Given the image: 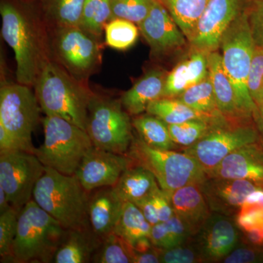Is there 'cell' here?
Wrapping results in <instances>:
<instances>
[{
	"label": "cell",
	"mask_w": 263,
	"mask_h": 263,
	"mask_svg": "<svg viewBox=\"0 0 263 263\" xmlns=\"http://www.w3.org/2000/svg\"><path fill=\"white\" fill-rule=\"evenodd\" d=\"M152 226L136 204L124 202L114 233L122 237L131 246L143 238L149 237Z\"/></svg>",
	"instance_id": "cell-29"
},
{
	"label": "cell",
	"mask_w": 263,
	"mask_h": 263,
	"mask_svg": "<svg viewBox=\"0 0 263 263\" xmlns=\"http://www.w3.org/2000/svg\"><path fill=\"white\" fill-rule=\"evenodd\" d=\"M85 0H48L47 15L55 27H79Z\"/></svg>",
	"instance_id": "cell-34"
},
{
	"label": "cell",
	"mask_w": 263,
	"mask_h": 263,
	"mask_svg": "<svg viewBox=\"0 0 263 263\" xmlns=\"http://www.w3.org/2000/svg\"><path fill=\"white\" fill-rule=\"evenodd\" d=\"M67 230L31 200L19 213L11 260L18 263L51 262Z\"/></svg>",
	"instance_id": "cell-4"
},
{
	"label": "cell",
	"mask_w": 263,
	"mask_h": 263,
	"mask_svg": "<svg viewBox=\"0 0 263 263\" xmlns=\"http://www.w3.org/2000/svg\"><path fill=\"white\" fill-rule=\"evenodd\" d=\"M254 120L261 136V141L263 144V101L257 104V109L254 112Z\"/></svg>",
	"instance_id": "cell-52"
},
{
	"label": "cell",
	"mask_w": 263,
	"mask_h": 263,
	"mask_svg": "<svg viewBox=\"0 0 263 263\" xmlns=\"http://www.w3.org/2000/svg\"><path fill=\"white\" fill-rule=\"evenodd\" d=\"M166 76L160 69L147 72L122 95L120 101L126 111L134 117L146 112L152 102L162 98Z\"/></svg>",
	"instance_id": "cell-23"
},
{
	"label": "cell",
	"mask_w": 263,
	"mask_h": 263,
	"mask_svg": "<svg viewBox=\"0 0 263 263\" xmlns=\"http://www.w3.org/2000/svg\"><path fill=\"white\" fill-rule=\"evenodd\" d=\"M159 188L155 193L151 194L148 196L141 199L139 201L136 202V205L139 208L143 213L146 220L151 226H153L160 222L159 219L158 212H157V204H156V193L160 190Z\"/></svg>",
	"instance_id": "cell-43"
},
{
	"label": "cell",
	"mask_w": 263,
	"mask_h": 263,
	"mask_svg": "<svg viewBox=\"0 0 263 263\" xmlns=\"http://www.w3.org/2000/svg\"><path fill=\"white\" fill-rule=\"evenodd\" d=\"M175 98L179 99L180 101L200 113L216 117L223 116L218 108L209 76Z\"/></svg>",
	"instance_id": "cell-31"
},
{
	"label": "cell",
	"mask_w": 263,
	"mask_h": 263,
	"mask_svg": "<svg viewBox=\"0 0 263 263\" xmlns=\"http://www.w3.org/2000/svg\"><path fill=\"white\" fill-rule=\"evenodd\" d=\"M146 113L156 116L167 124H180L193 119L214 120L224 116L207 115L190 108L179 99L162 98L152 102L147 108Z\"/></svg>",
	"instance_id": "cell-27"
},
{
	"label": "cell",
	"mask_w": 263,
	"mask_h": 263,
	"mask_svg": "<svg viewBox=\"0 0 263 263\" xmlns=\"http://www.w3.org/2000/svg\"><path fill=\"white\" fill-rule=\"evenodd\" d=\"M44 142L35 155L45 167L73 176L84 156L94 146L87 132L62 118L43 119Z\"/></svg>",
	"instance_id": "cell-7"
},
{
	"label": "cell",
	"mask_w": 263,
	"mask_h": 263,
	"mask_svg": "<svg viewBox=\"0 0 263 263\" xmlns=\"http://www.w3.org/2000/svg\"><path fill=\"white\" fill-rule=\"evenodd\" d=\"M208 68L216 104L220 113L230 121L253 119V117H247L242 113L238 108L233 84L224 70L221 55L217 51L209 52Z\"/></svg>",
	"instance_id": "cell-22"
},
{
	"label": "cell",
	"mask_w": 263,
	"mask_h": 263,
	"mask_svg": "<svg viewBox=\"0 0 263 263\" xmlns=\"http://www.w3.org/2000/svg\"><path fill=\"white\" fill-rule=\"evenodd\" d=\"M262 233H263V227H262Z\"/></svg>",
	"instance_id": "cell-54"
},
{
	"label": "cell",
	"mask_w": 263,
	"mask_h": 263,
	"mask_svg": "<svg viewBox=\"0 0 263 263\" xmlns=\"http://www.w3.org/2000/svg\"><path fill=\"white\" fill-rule=\"evenodd\" d=\"M200 186L211 211L227 216L238 214L249 194L262 187L248 180L210 177Z\"/></svg>",
	"instance_id": "cell-16"
},
{
	"label": "cell",
	"mask_w": 263,
	"mask_h": 263,
	"mask_svg": "<svg viewBox=\"0 0 263 263\" xmlns=\"http://www.w3.org/2000/svg\"><path fill=\"white\" fill-rule=\"evenodd\" d=\"M171 200L175 215L185 223L193 236L212 216V212L197 183L178 189L171 195Z\"/></svg>",
	"instance_id": "cell-20"
},
{
	"label": "cell",
	"mask_w": 263,
	"mask_h": 263,
	"mask_svg": "<svg viewBox=\"0 0 263 263\" xmlns=\"http://www.w3.org/2000/svg\"><path fill=\"white\" fill-rule=\"evenodd\" d=\"M138 27L155 57L179 51L188 41L160 0H153L149 13Z\"/></svg>",
	"instance_id": "cell-15"
},
{
	"label": "cell",
	"mask_w": 263,
	"mask_h": 263,
	"mask_svg": "<svg viewBox=\"0 0 263 263\" xmlns=\"http://www.w3.org/2000/svg\"><path fill=\"white\" fill-rule=\"evenodd\" d=\"M259 141L261 136L254 118L240 121L227 119L182 152L195 157L207 174L232 152Z\"/></svg>",
	"instance_id": "cell-9"
},
{
	"label": "cell",
	"mask_w": 263,
	"mask_h": 263,
	"mask_svg": "<svg viewBox=\"0 0 263 263\" xmlns=\"http://www.w3.org/2000/svg\"><path fill=\"white\" fill-rule=\"evenodd\" d=\"M226 120V117H221L214 120L193 119L180 124H169L170 134L178 146L187 148L206 136L213 128Z\"/></svg>",
	"instance_id": "cell-30"
},
{
	"label": "cell",
	"mask_w": 263,
	"mask_h": 263,
	"mask_svg": "<svg viewBox=\"0 0 263 263\" xmlns=\"http://www.w3.org/2000/svg\"><path fill=\"white\" fill-rule=\"evenodd\" d=\"M103 240L92 231L67 230V234L54 257L56 263H86L90 262L95 251Z\"/></svg>",
	"instance_id": "cell-25"
},
{
	"label": "cell",
	"mask_w": 263,
	"mask_h": 263,
	"mask_svg": "<svg viewBox=\"0 0 263 263\" xmlns=\"http://www.w3.org/2000/svg\"><path fill=\"white\" fill-rule=\"evenodd\" d=\"M139 31L133 22L125 19H112L105 27V43L114 49L125 51L136 43Z\"/></svg>",
	"instance_id": "cell-35"
},
{
	"label": "cell",
	"mask_w": 263,
	"mask_h": 263,
	"mask_svg": "<svg viewBox=\"0 0 263 263\" xmlns=\"http://www.w3.org/2000/svg\"><path fill=\"white\" fill-rule=\"evenodd\" d=\"M132 247L134 249L136 254H141L148 252L153 249L154 246L151 241L149 237H143L137 240Z\"/></svg>",
	"instance_id": "cell-51"
},
{
	"label": "cell",
	"mask_w": 263,
	"mask_h": 263,
	"mask_svg": "<svg viewBox=\"0 0 263 263\" xmlns=\"http://www.w3.org/2000/svg\"><path fill=\"white\" fill-rule=\"evenodd\" d=\"M138 136L148 146L162 150H176L177 145L170 134L168 124L152 114L136 116L132 120Z\"/></svg>",
	"instance_id": "cell-26"
},
{
	"label": "cell",
	"mask_w": 263,
	"mask_h": 263,
	"mask_svg": "<svg viewBox=\"0 0 263 263\" xmlns=\"http://www.w3.org/2000/svg\"><path fill=\"white\" fill-rule=\"evenodd\" d=\"M129 114L121 101L93 94L88 108L86 132L93 145L126 155L133 139Z\"/></svg>",
	"instance_id": "cell-8"
},
{
	"label": "cell",
	"mask_w": 263,
	"mask_h": 263,
	"mask_svg": "<svg viewBox=\"0 0 263 263\" xmlns=\"http://www.w3.org/2000/svg\"><path fill=\"white\" fill-rule=\"evenodd\" d=\"M36 96L46 116L62 118L86 131L93 93L58 62L48 60L35 84Z\"/></svg>",
	"instance_id": "cell-1"
},
{
	"label": "cell",
	"mask_w": 263,
	"mask_h": 263,
	"mask_svg": "<svg viewBox=\"0 0 263 263\" xmlns=\"http://www.w3.org/2000/svg\"><path fill=\"white\" fill-rule=\"evenodd\" d=\"M112 19L110 0H85L79 27L100 38L105 26Z\"/></svg>",
	"instance_id": "cell-32"
},
{
	"label": "cell",
	"mask_w": 263,
	"mask_h": 263,
	"mask_svg": "<svg viewBox=\"0 0 263 263\" xmlns=\"http://www.w3.org/2000/svg\"><path fill=\"white\" fill-rule=\"evenodd\" d=\"M250 0H209L189 43L193 49L217 51L221 37Z\"/></svg>",
	"instance_id": "cell-13"
},
{
	"label": "cell",
	"mask_w": 263,
	"mask_h": 263,
	"mask_svg": "<svg viewBox=\"0 0 263 263\" xmlns=\"http://www.w3.org/2000/svg\"><path fill=\"white\" fill-rule=\"evenodd\" d=\"M42 110L31 86L8 84L0 89V124L14 138L24 152L35 155L32 136Z\"/></svg>",
	"instance_id": "cell-10"
},
{
	"label": "cell",
	"mask_w": 263,
	"mask_h": 263,
	"mask_svg": "<svg viewBox=\"0 0 263 263\" xmlns=\"http://www.w3.org/2000/svg\"><path fill=\"white\" fill-rule=\"evenodd\" d=\"M113 187L123 201L136 203L160 186L151 171L133 162Z\"/></svg>",
	"instance_id": "cell-24"
},
{
	"label": "cell",
	"mask_w": 263,
	"mask_h": 263,
	"mask_svg": "<svg viewBox=\"0 0 263 263\" xmlns=\"http://www.w3.org/2000/svg\"><path fill=\"white\" fill-rule=\"evenodd\" d=\"M135 164L151 171L160 188L171 197L178 189L200 183L208 176L201 164L185 152L154 148L140 137H133L127 153Z\"/></svg>",
	"instance_id": "cell-5"
},
{
	"label": "cell",
	"mask_w": 263,
	"mask_h": 263,
	"mask_svg": "<svg viewBox=\"0 0 263 263\" xmlns=\"http://www.w3.org/2000/svg\"><path fill=\"white\" fill-rule=\"evenodd\" d=\"M160 249V261L163 263H195L204 260L198 249L181 245L173 248Z\"/></svg>",
	"instance_id": "cell-39"
},
{
	"label": "cell",
	"mask_w": 263,
	"mask_h": 263,
	"mask_svg": "<svg viewBox=\"0 0 263 263\" xmlns=\"http://www.w3.org/2000/svg\"><path fill=\"white\" fill-rule=\"evenodd\" d=\"M179 26L188 42L209 0H160Z\"/></svg>",
	"instance_id": "cell-28"
},
{
	"label": "cell",
	"mask_w": 263,
	"mask_h": 263,
	"mask_svg": "<svg viewBox=\"0 0 263 263\" xmlns=\"http://www.w3.org/2000/svg\"><path fill=\"white\" fill-rule=\"evenodd\" d=\"M51 47L57 62L79 81L101 61L98 37L79 27H55Z\"/></svg>",
	"instance_id": "cell-11"
},
{
	"label": "cell",
	"mask_w": 263,
	"mask_h": 263,
	"mask_svg": "<svg viewBox=\"0 0 263 263\" xmlns=\"http://www.w3.org/2000/svg\"><path fill=\"white\" fill-rule=\"evenodd\" d=\"M198 247L204 260L224 258L238 243L236 227L227 216L212 214L199 232ZM197 233V234H198Z\"/></svg>",
	"instance_id": "cell-18"
},
{
	"label": "cell",
	"mask_w": 263,
	"mask_h": 263,
	"mask_svg": "<svg viewBox=\"0 0 263 263\" xmlns=\"http://www.w3.org/2000/svg\"><path fill=\"white\" fill-rule=\"evenodd\" d=\"M149 238L152 245L157 248L162 249L173 248L171 237L164 222L160 221L155 226H152Z\"/></svg>",
	"instance_id": "cell-44"
},
{
	"label": "cell",
	"mask_w": 263,
	"mask_h": 263,
	"mask_svg": "<svg viewBox=\"0 0 263 263\" xmlns=\"http://www.w3.org/2000/svg\"><path fill=\"white\" fill-rule=\"evenodd\" d=\"M246 238L251 245L261 247L263 246V233L261 228H254L245 231Z\"/></svg>",
	"instance_id": "cell-50"
},
{
	"label": "cell",
	"mask_w": 263,
	"mask_h": 263,
	"mask_svg": "<svg viewBox=\"0 0 263 263\" xmlns=\"http://www.w3.org/2000/svg\"><path fill=\"white\" fill-rule=\"evenodd\" d=\"M133 163L127 155H119L92 146L84 156L75 176L88 192L114 186Z\"/></svg>",
	"instance_id": "cell-14"
},
{
	"label": "cell",
	"mask_w": 263,
	"mask_h": 263,
	"mask_svg": "<svg viewBox=\"0 0 263 263\" xmlns=\"http://www.w3.org/2000/svg\"><path fill=\"white\" fill-rule=\"evenodd\" d=\"M262 206L263 207V188L257 189L252 192L246 198L240 207Z\"/></svg>",
	"instance_id": "cell-49"
},
{
	"label": "cell",
	"mask_w": 263,
	"mask_h": 263,
	"mask_svg": "<svg viewBox=\"0 0 263 263\" xmlns=\"http://www.w3.org/2000/svg\"><path fill=\"white\" fill-rule=\"evenodd\" d=\"M98 250L91 259L94 262L134 263V249L116 233L105 237Z\"/></svg>",
	"instance_id": "cell-33"
},
{
	"label": "cell",
	"mask_w": 263,
	"mask_h": 263,
	"mask_svg": "<svg viewBox=\"0 0 263 263\" xmlns=\"http://www.w3.org/2000/svg\"><path fill=\"white\" fill-rule=\"evenodd\" d=\"M12 151L24 150L18 142L15 141L14 138L3 125L0 124V153L12 152Z\"/></svg>",
	"instance_id": "cell-47"
},
{
	"label": "cell",
	"mask_w": 263,
	"mask_h": 263,
	"mask_svg": "<svg viewBox=\"0 0 263 263\" xmlns=\"http://www.w3.org/2000/svg\"><path fill=\"white\" fill-rule=\"evenodd\" d=\"M19 212L10 208L0 214V256L2 260H11L12 247L18 228Z\"/></svg>",
	"instance_id": "cell-37"
},
{
	"label": "cell",
	"mask_w": 263,
	"mask_h": 263,
	"mask_svg": "<svg viewBox=\"0 0 263 263\" xmlns=\"http://www.w3.org/2000/svg\"><path fill=\"white\" fill-rule=\"evenodd\" d=\"M124 201L113 186L95 189L89 192L88 215L94 234L103 240L114 233Z\"/></svg>",
	"instance_id": "cell-19"
},
{
	"label": "cell",
	"mask_w": 263,
	"mask_h": 263,
	"mask_svg": "<svg viewBox=\"0 0 263 263\" xmlns=\"http://www.w3.org/2000/svg\"><path fill=\"white\" fill-rule=\"evenodd\" d=\"M164 223L171 237L173 247L183 245L193 237L188 227L175 214Z\"/></svg>",
	"instance_id": "cell-42"
},
{
	"label": "cell",
	"mask_w": 263,
	"mask_h": 263,
	"mask_svg": "<svg viewBox=\"0 0 263 263\" xmlns=\"http://www.w3.org/2000/svg\"><path fill=\"white\" fill-rule=\"evenodd\" d=\"M219 48L223 66L234 89L237 105L242 113L253 117L257 104L249 94L248 79L255 43L247 10L227 29L221 37Z\"/></svg>",
	"instance_id": "cell-6"
},
{
	"label": "cell",
	"mask_w": 263,
	"mask_h": 263,
	"mask_svg": "<svg viewBox=\"0 0 263 263\" xmlns=\"http://www.w3.org/2000/svg\"><path fill=\"white\" fill-rule=\"evenodd\" d=\"M247 12L255 46L263 48V0H250Z\"/></svg>",
	"instance_id": "cell-40"
},
{
	"label": "cell",
	"mask_w": 263,
	"mask_h": 263,
	"mask_svg": "<svg viewBox=\"0 0 263 263\" xmlns=\"http://www.w3.org/2000/svg\"><path fill=\"white\" fill-rule=\"evenodd\" d=\"M11 207L8 195L5 190L0 186V213L6 212Z\"/></svg>",
	"instance_id": "cell-53"
},
{
	"label": "cell",
	"mask_w": 263,
	"mask_h": 263,
	"mask_svg": "<svg viewBox=\"0 0 263 263\" xmlns=\"http://www.w3.org/2000/svg\"><path fill=\"white\" fill-rule=\"evenodd\" d=\"M209 53L193 49L186 58L177 64L166 76L162 98H177L189 88L206 79Z\"/></svg>",
	"instance_id": "cell-21"
},
{
	"label": "cell",
	"mask_w": 263,
	"mask_h": 263,
	"mask_svg": "<svg viewBox=\"0 0 263 263\" xmlns=\"http://www.w3.org/2000/svg\"><path fill=\"white\" fill-rule=\"evenodd\" d=\"M89 192L77 177L45 167L33 200L67 230L92 231L88 215Z\"/></svg>",
	"instance_id": "cell-3"
},
{
	"label": "cell",
	"mask_w": 263,
	"mask_h": 263,
	"mask_svg": "<svg viewBox=\"0 0 263 263\" xmlns=\"http://www.w3.org/2000/svg\"><path fill=\"white\" fill-rule=\"evenodd\" d=\"M208 177L245 179L263 187V144L262 141L246 145L224 157L207 174Z\"/></svg>",
	"instance_id": "cell-17"
},
{
	"label": "cell",
	"mask_w": 263,
	"mask_h": 263,
	"mask_svg": "<svg viewBox=\"0 0 263 263\" xmlns=\"http://www.w3.org/2000/svg\"><path fill=\"white\" fill-rule=\"evenodd\" d=\"M261 253L256 249L239 248L232 251L224 258L226 263H252L259 259Z\"/></svg>",
	"instance_id": "cell-45"
},
{
	"label": "cell",
	"mask_w": 263,
	"mask_h": 263,
	"mask_svg": "<svg viewBox=\"0 0 263 263\" xmlns=\"http://www.w3.org/2000/svg\"><path fill=\"white\" fill-rule=\"evenodd\" d=\"M44 172L45 166L34 154L24 151L0 153V186L19 213L32 200L34 188Z\"/></svg>",
	"instance_id": "cell-12"
},
{
	"label": "cell",
	"mask_w": 263,
	"mask_h": 263,
	"mask_svg": "<svg viewBox=\"0 0 263 263\" xmlns=\"http://www.w3.org/2000/svg\"><path fill=\"white\" fill-rule=\"evenodd\" d=\"M0 14L2 36L15 53L17 82L34 86L43 66L50 60L39 24L8 2L1 3Z\"/></svg>",
	"instance_id": "cell-2"
},
{
	"label": "cell",
	"mask_w": 263,
	"mask_h": 263,
	"mask_svg": "<svg viewBox=\"0 0 263 263\" xmlns=\"http://www.w3.org/2000/svg\"><path fill=\"white\" fill-rule=\"evenodd\" d=\"M249 94L256 104L263 101V48L255 46L248 79Z\"/></svg>",
	"instance_id": "cell-38"
},
{
	"label": "cell",
	"mask_w": 263,
	"mask_h": 263,
	"mask_svg": "<svg viewBox=\"0 0 263 263\" xmlns=\"http://www.w3.org/2000/svg\"><path fill=\"white\" fill-rule=\"evenodd\" d=\"M153 0H110L114 18H122L138 24L146 18Z\"/></svg>",
	"instance_id": "cell-36"
},
{
	"label": "cell",
	"mask_w": 263,
	"mask_h": 263,
	"mask_svg": "<svg viewBox=\"0 0 263 263\" xmlns=\"http://www.w3.org/2000/svg\"><path fill=\"white\" fill-rule=\"evenodd\" d=\"M160 261V249L154 247L145 253L136 254L134 263H158Z\"/></svg>",
	"instance_id": "cell-48"
},
{
	"label": "cell",
	"mask_w": 263,
	"mask_h": 263,
	"mask_svg": "<svg viewBox=\"0 0 263 263\" xmlns=\"http://www.w3.org/2000/svg\"><path fill=\"white\" fill-rule=\"evenodd\" d=\"M155 198L159 219L160 221L164 222L175 214L171 197L160 188L156 193Z\"/></svg>",
	"instance_id": "cell-46"
},
{
	"label": "cell",
	"mask_w": 263,
	"mask_h": 263,
	"mask_svg": "<svg viewBox=\"0 0 263 263\" xmlns=\"http://www.w3.org/2000/svg\"><path fill=\"white\" fill-rule=\"evenodd\" d=\"M236 224L238 228L248 231L254 228L263 227V207L246 206L240 207L239 212L236 214Z\"/></svg>",
	"instance_id": "cell-41"
}]
</instances>
